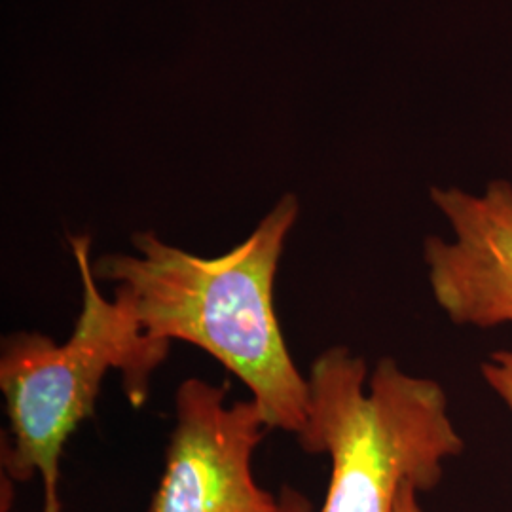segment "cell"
I'll list each match as a JSON object with an SVG mask.
<instances>
[{
    "label": "cell",
    "mask_w": 512,
    "mask_h": 512,
    "mask_svg": "<svg viewBox=\"0 0 512 512\" xmlns=\"http://www.w3.org/2000/svg\"><path fill=\"white\" fill-rule=\"evenodd\" d=\"M298 213V198L285 194L249 238L213 258L137 232L135 255L93 262L152 348L169 353L181 340L207 351L251 391L272 429L293 435L306 425L308 382L275 315L274 283Z\"/></svg>",
    "instance_id": "1"
},
{
    "label": "cell",
    "mask_w": 512,
    "mask_h": 512,
    "mask_svg": "<svg viewBox=\"0 0 512 512\" xmlns=\"http://www.w3.org/2000/svg\"><path fill=\"white\" fill-rule=\"evenodd\" d=\"M306 382L298 444L332 463L317 512H393L406 484L420 494L435 490L444 461L465 448L439 382L404 372L391 357L368 374L365 359L348 348L325 349Z\"/></svg>",
    "instance_id": "2"
},
{
    "label": "cell",
    "mask_w": 512,
    "mask_h": 512,
    "mask_svg": "<svg viewBox=\"0 0 512 512\" xmlns=\"http://www.w3.org/2000/svg\"><path fill=\"white\" fill-rule=\"evenodd\" d=\"M82 283V308L73 334L57 344L40 332L2 338L0 389L8 440H2V480L42 484V511L61 512L59 461L82 421L92 418L103 380L120 370L129 403H147L150 376L167 357L143 338L131 311L97 287L90 236H71Z\"/></svg>",
    "instance_id": "3"
},
{
    "label": "cell",
    "mask_w": 512,
    "mask_h": 512,
    "mask_svg": "<svg viewBox=\"0 0 512 512\" xmlns=\"http://www.w3.org/2000/svg\"><path fill=\"white\" fill-rule=\"evenodd\" d=\"M226 385L186 378L148 512H275L277 495L256 482V448L272 429L255 399L226 404Z\"/></svg>",
    "instance_id": "4"
},
{
    "label": "cell",
    "mask_w": 512,
    "mask_h": 512,
    "mask_svg": "<svg viewBox=\"0 0 512 512\" xmlns=\"http://www.w3.org/2000/svg\"><path fill=\"white\" fill-rule=\"evenodd\" d=\"M431 200L456 234L431 236L423 247L440 310L465 327L512 323V184L494 181L484 196L431 188Z\"/></svg>",
    "instance_id": "5"
},
{
    "label": "cell",
    "mask_w": 512,
    "mask_h": 512,
    "mask_svg": "<svg viewBox=\"0 0 512 512\" xmlns=\"http://www.w3.org/2000/svg\"><path fill=\"white\" fill-rule=\"evenodd\" d=\"M484 382L494 389L512 414V351H494L480 366Z\"/></svg>",
    "instance_id": "6"
},
{
    "label": "cell",
    "mask_w": 512,
    "mask_h": 512,
    "mask_svg": "<svg viewBox=\"0 0 512 512\" xmlns=\"http://www.w3.org/2000/svg\"><path fill=\"white\" fill-rule=\"evenodd\" d=\"M275 512H315L310 499L293 486H283L277 494V511Z\"/></svg>",
    "instance_id": "7"
},
{
    "label": "cell",
    "mask_w": 512,
    "mask_h": 512,
    "mask_svg": "<svg viewBox=\"0 0 512 512\" xmlns=\"http://www.w3.org/2000/svg\"><path fill=\"white\" fill-rule=\"evenodd\" d=\"M418 488L414 484H406L401 494L397 497L395 503V511L393 512H425L421 509L420 501H418Z\"/></svg>",
    "instance_id": "8"
}]
</instances>
